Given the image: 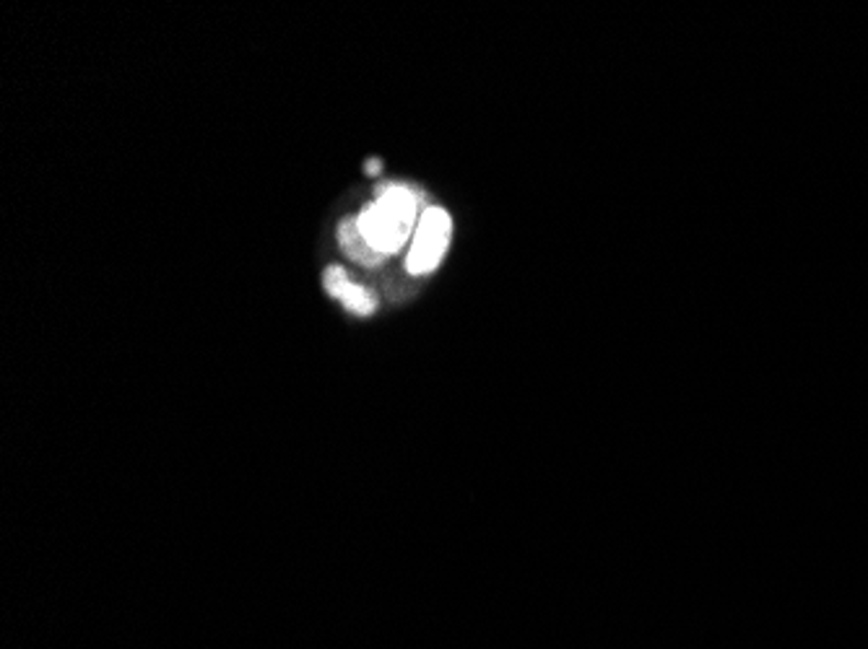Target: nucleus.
<instances>
[{"label":"nucleus","instance_id":"obj_1","mask_svg":"<svg viewBox=\"0 0 868 649\" xmlns=\"http://www.w3.org/2000/svg\"><path fill=\"white\" fill-rule=\"evenodd\" d=\"M416 214H419V197L412 190L401 185H383L377 187L375 203H370L357 216V224L372 250L385 258L398 252L406 244V239L412 237Z\"/></svg>","mask_w":868,"mask_h":649},{"label":"nucleus","instance_id":"obj_2","mask_svg":"<svg viewBox=\"0 0 868 649\" xmlns=\"http://www.w3.org/2000/svg\"><path fill=\"white\" fill-rule=\"evenodd\" d=\"M450 235H453V221H450V216L444 214L442 208H427L419 218L412 252H408L406 260L408 273L421 276V273L435 271V267L440 265L444 250H448Z\"/></svg>","mask_w":868,"mask_h":649},{"label":"nucleus","instance_id":"obj_3","mask_svg":"<svg viewBox=\"0 0 868 649\" xmlns=\"http://www.w3.org/2000/svg\"><path fill=\"white\" fill-rule=\"evenodd\" d=\"M326 292L336 296L346 309H351L354 315H372L377 309V296L370 288L357 286L354 281H349V273L341 265H330L326 271Z\"/></svg>","mask_w":868,"mask_h":649},{"label":"nucleus","instance_id":"obj_4","mask_svg":"<svg viewBox=\"0 0 868 649\" xmlns=\"http://www.w3.org/2000/svg\"><path fill=\"white\" fill-rule=\"evenodd\" d=\"M338 242H341V247L351 258L362 260V263H380V260H383V255H377V252L370 247V242L362 237L357 218H351V221L346 218V221H341V227H338Z\"/></svg>","mask_w":868,"mask_h":649},{"label":"nucleus","instance_id":"obj_5","mask_svg":"<svg viewBox=\"0 0 868 649\" xmlns=\"http://www.w3.org/2000/svg\"><path fill=\"white\" fill-rule=\"evenodd\" d=\"M364 169H367V172H370V174H377V172H380V161H377V159H370V161H367V164H364Z\"/></svg>","mask_w":868,"mask_h":649}]
</instances>
